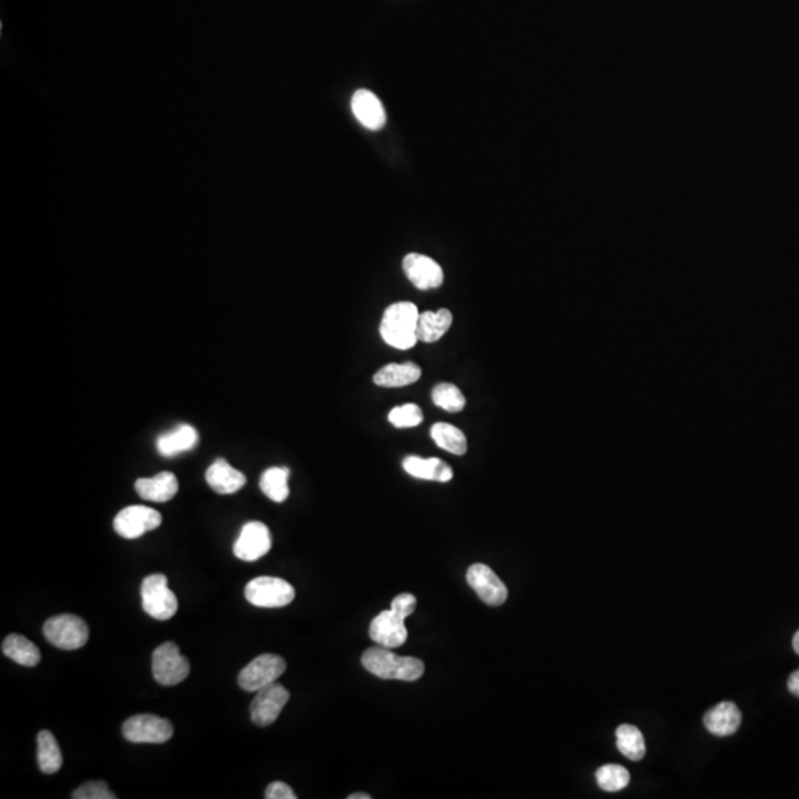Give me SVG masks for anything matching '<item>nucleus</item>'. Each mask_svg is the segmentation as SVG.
<instances>
[{"mask_svg":"<svg viewBox=\"0 0 799 799\" xmlns=\"http://www.w3.org/2000/svg\"><path fill=\"white\" fill-rule=\"evenodd\" d=\"M416 597L412 594H400L395 597L390 610L379 613L372 620L369 634L374 643L385 648L402 647L409 636L405 620L416 610Z\"/></svg>","mask_w":799,"mask_h":799,"instance_id":"nucleus-1","label":"nucleus"},{"mask_svg":"<svg viewBox=\"0 0 799 799\" xmlns=\"http://www.w3.org/2000/svg\"><path fill=\"white\" fill-rule=\"evenodd\" d=\"M363 667L374 677L383 679H400L416 681L426 672V665L416 657H403L395 655L391 648H367L362 656Z\"/></svg>","mask_w":799,"mask_h":799,"instance_id":"nucleus-2","label":"nucleus"},{"mask_svg":"<svg viewBox=\"0 0 799 799\" xmlns=\"http://www.w3.org/2000/svg\"><path fill=\"white\" fill-rule=\"evenodd\" d=\"M417 307L412 302H395L384 312L379 331L388 345L397 350H409L417 341Z\"/></svg>","mask_w":799,"mask_h":799,"instance_id":"nucleus-3","label":"nucleus"},{"mask_svg":"<svg viewBox=\"0 0 799 799\" xmlns=\"http://www.w3.org/2000/svg\"><path fill=\"white\" fill-rule=\"evenodd\" d=\"M43 636L61 650H78L89 639V628L82 617L58 615L43 625Z\"/></svg>","mask_w":799,"mask_h":799,"instance_id":"nucleus-4","label":"nucleus"},{"mask_svg":"<svg viewBox=\"0 0 799 799\" xmlns=\"http://www.w3.org/2000/svg\"><path fill=\"white\" fill-rule=\"evenodd\" d=\"M142 608L152 619L169 620L175 616L178 600L168 586V577L164 574L147 576L141 586Z\"/></svg>","mask_w":799,"mask_h":799,"instance_id":"nucleus-5","label":"nucleus"},{"mask_svg":"<svg viewBox=\"0 0 799 799\" xmlns=\"http://www.w3.org/2000/svg\"><path fill=\"white\" fill-rule=\"evenodd\" d=\"M245 595L257 607H285L295 600V588L280 577L262 576L246 585Z\"/></svg>","mask_w":799,"mask_h":799,"instance_id":"nucleus-6","label":"nucleus"},{"mask_svg":"<svg viewBox=\"0 0 799 799\" xmlns=\"http://www.w3.org/2000/svg\"><path fill=\"white\" fill-rule=\"evenodd\" d=\"M152 675L160 686H176L190 674V663L175 643L162 644L152 653Z\"/></svg>","mask_w":799,"mask_h":799,"instance_id":"nucleus-7","label":"nucleus"},{"mask_svg":"<svg viewBox=\"0 0 799 799\" xmlns=\"http://www.w3.org/2000/svg\"><path fill=\"white\" fill-rule=\"evenodd\" d=\"M285 671L286 662L280 656L273 653L258 656L257 659L252 660L238 674V686L242 687L243 690L255 693L273 682H278Z\"/></svg>","mask_w":799,"mask_h":799,"instance_id":"nucleus-8","label":"nucleus"},{"mask_svg":"<svg viewBox=\"0 0 799 799\" xmlns=\"http://www.w3.org/2000/svg\"><path fill=\"white\" fill-rule=\"evenodd\" d=\"M121 731L131 743H166L173 736V725L156 715H135L126 720Z\"/></svg>","mask_w":799,"mask_h":799,"instance_id":"nucleus-9","label":"nucleus"},{"mask_svg":"<svg viewBox=\"0 0 799 799\" xmlns=\"http://www.w3.org/2000/svg\"><path fill=\"white\" fill-rule=\"evenodd\" d=\"M162 524V514L152 508L142 505L121 510L114 519V531L121 534V538L137 539L147 531H156Z\"/></svg>","mask_w":799,"mask_h":799,"instance_id":"nucleus-10","label":"nucleus"},{"mask_svg":"<svg viewBox=\"0 0 799 799\" xmlns=\"http://www.w3.org/2000/svg\"><path fill=\"white\" fill-rule=\"evenodd\" d=\"M289 699H290V694L279 682H273L261 690H258L254 702L250 703L252 721L257 725H261V727L273 724L280 717L281 710L289 702Z\"/></svg>","mask_w":799,"mask_h":799,"instance_id":"nucleus-11","label":"nucleus"},{"mask_svg":"<svg viewBox=\"0 0 799 799\" xmlns=\"http://www.w3.org/2000/svg\"><path fill=\"white\" fill-rule=\"evenodd\" d=\"M467 582L488 605H500L508 600L507 585L489 565L472 564L467 572Z\"/></svg>","mask_w":799,"mask_h":799,"instance_id":"nucleus-12","label":"nucleus"},{"mask_svg":"<svg viewBox=\"0 0 799 799\" xmlns=\"http://www.w3.org/2000/svg\"><path fill=\"white\" fill-rule=\"evenodd\" d=\"M271 550V534L264 522L250 521L243 526L236 541L235 555L243 562H257Z\"/></svg>","mask_w":799,"mask_h":799,"instance_id":"nucleus-13","label":"nucleus"},{"mask_svg":"<svg viewBox=\"0 0 799 799\" xmlns=\"http://www.w3.org/2000/svg\"><path fill=\"white\" fill-rule=\"evenodd\" d=\"M403 269L407 279L412 281V285L419 290L440 288L445 280V274L438 262L426 255H405Z\"/></svg>","mask_w":799,"mask_h":799,"instance_id":"nucleus-14","label":"nucleus"},{"mask_svg":"<svg viewBox=\"0 0 799 799\" xmlns=\"http://www.w3.org/2000/svg\"><path fill=\"white\" fill-rule=\"evenodd\" d=\"M352 113L364 128L371 131L383 129L386 121L385 109L379 98L367 89L355 92L352 101Z\"/></svg>","mask_w":799,"mask_h":799,"instance_id":"nucleus-15","label":"nucleus"},{"mask_svg":"<svg viewBox=\"0 0 799 799\" xmlns=\"http://www.w3.org/2000/svg\"><path fill=\"white\" fill-rule=\"evenodd\" d=\"M703 722L708 731L715 736H731L741 727V712L736 703H718L715 708L706 712Z\"/></svg>","mask_w":799,"mask_h":799,"instance_id":"nucleus-16","label":"nucleus"},{"mask_svg":"<svg viewBox=\"0 0 799 799\" xmlns=\"http://www.w3.org/2000/svg\"><path fill=\"white\" fill-rule=\"evenodd\" d=\"M180 484L175 474L164 471L152 478H140L135 481V490L145 500L152 502H168L178 493Z\"/></svg>","mask_w":799,"mask_h":799,"instance_id":"nucleus-17","label":"nucleus"},{"mask_svg":"<svg viewBox=\"0 0 799 799\" xmlns=\"http://www.w3.org/2000/svg\"><path fill=\"white\" fill-rule=\"evenodd\" d=\"M206 481L212 490L219 495H233L237 493L246 484V477L243 472L233 468L226 460L216 459L207 468Z\"/></svg>","mask_w":799,"mask_h":799,"instance_id":"nucleus-18","label":"nucleus"},{"mask_svg":"<svg viewBox=\"0 0 799 799\" xmlns=\"http://www.w3.org/2000/svg\"><path fill=\"white\" fill-rule=\"evenodd\" d=\"M403 468L415 478L438 481V483H447L453 478L452 467L438 457L424 459L419 457H407L403 460Z\"/></svg>","mask_w":799,"mask_h":799,"instance_id":"nucleus-19","label":"nucleus"},{"mask_svg":"<svg viewBox=\"0 0 799 799\" xmlns=\"http://www.w3.org/2000/svg\"><path fill=\"white\" fill-rule=\"evenodd\" d=\"M421 374V367L415 363H390L373 374V383L383 388H402L419 381Z\"/></svg>","mask_w":799,"mask_h":799,"instance_id":"nucleus-20","label":"nucleus"},{"mask_svg":"<svg viewBox=\"0 0 799 799\" xmlns=\"http://www.w3.org/2000/svg\"><path fill=\"white\" fill-rule=\"evenodd\" d=\"M199 443V434L192 426H176L171 433L157 438V452L164 457H178L180 453L190 452Z\"/></svg>","mask_w":799,"mask_h":799,"instance_id":"nucleus-21","label":"nucleus"},{"mask_svg":"<svg viewBox=\"0 0 799 799\" xmlns=\"http://www.w3.org/2000/svg\"><path fill=\"white\" fill-rule=\"evenodd\" d=\"M452 321V312L446 309L422 312L417 321V340L426 343L437 342L447 333Z\"/></svg>","mask_w":799,"mask_h":799,"instance_id":"nucleus-22","label":"nucleus"},{"mask_svg":"<svg viewBox=\"0 0 799 799\" xmlns=\"http://www.w3.org/2000/svg\"><path fill=\"white\" fill-rule=\"evenodd\" d=\"M2 651L6 657L18 665H23V667H36L42 659L37 646L33 644L30 639L18 636V634H12L5 638Z\"/></svg>","mask_w":799,"mask_h":799,"instance_id":"nucleus-23","label":"nucleus"},{"mask_svg":"<svg viewBox=\"0 0 799 799\" xmlns=\"http://www.w3.org/2000/svg\"><path fill=\"white\" fill-rule=\"evenodd\" d=\"M37 762L40 770L47 774L58 773L63 767V753L58 741L47 730H42L37 734Z\"/></svg>","mask_w":799,"mask_h":799,"instance_id":"nucleus-24","label":"nucleus"},{"mask_svg":"<svg viewBox=\"0 0 799 799\" xmlns=\"http://www.w3.org/2000/svg\"><path fill=\"white\" fill-rule=\"evenodd\" d=\"M431 438L438 447L452 453V455H457V457H462L468 450V443H467L465 434L457 426L446 424V422L434 424L433 428H431Z\"/></svg>","mask_w":799,"mask_h":799,"instance_id":"nucleus-25","label":"nucleus"},{"mask_svg":"<svg viewBox=\"0 0 799 799\" xmlns=\"http://www.w3.org/2000/svg\"><path fill=\"white\" fill-rule=\"evenodd\" d=\"M289 476H290V471L288 468L273 467V468L267 469L259 481L262 493L273 502H285L289 498Z\"/></svg>","mask_w":799,"mask_h":799,"instance_id":"nucleus-26","label":"nucleus"},{"mask_svg":"<svg viewBox=\"0 0 799 799\" xmlns=\"http://www.w3.org/2000/svg\"><path fill=\"white\" fill-rule=\"evenodd\" d=\"M617 749L632 761L643 760L646 755L644 736L636 725L624 724L616 730Z\"/></svg>","mask_w":799,"mask_h":799,"instance_id":"nucleus-27","label":"nucleus"},{"mask_svg":"<svg viewBox=\"0 0 799 799\" xmlns=\"http://www.w3.org/2000/svg\"><path fill=\"white\" fill-rule=\"evenodd\" d=\"M431 397H433L434 405L446 412H450V414H457V412L464 410L465 405H467L462 391L453 384L443 383L434 386Z\"/></svg>","mask_w":799,"mask_h":799,"instance_id":"nucleus-28","label":"nucleus"},{"mask_svg":"<svg viewBox=\"0 0 799 799\" xmlns=\"http://www.w3.org/2000/svg\"><path fill=\"white\" fill-rule=\"evenodd\" d=\"M597 782L603 791L619 792L629 784L628 770L617 764L603 765L597 770Z\"/></svg>","mask_w":799,"mask_h":799,"instance_id":"nucleus-29","label":"nucleus"},{"mask_svg":"<svg viewBox=\"0 0 799 799\" xmlns=\"http://www.w3.org/2000/svg\"><path fill=\"white\" fill-rule=\"evenodd\" d=\"M388 421L395 426V428H414L419 426L424 421V414L422 409L414 403L409 405H397L391 410L388 415Z\"/></svg>","mask_w":799,"mask_h":799,"instance_id":"nucleus-30","label":"nucleus"},{"mask_svg":"<svg viewBox=\"0 0 799 799\" xmlns=\"http://www.w3.org/2000/svg\"><path fill=\"white\" fill-rule=\"evenodd\" d=\"M71 798L75 799H116L113 792L110 791L104 782H86L80 788L73 792Z\"/></svg>","mask_w":799,"mask_h":799,"instance_id":"nucleus-31","label":"nucleus"},{"mask_svg":"<svg viewBox=\"0 0 799 799\" xmlns=\"http://www.w3.org/2000/svg\"><path fill=\"white\" fill-rule=\"evenodd\" d=\"M267 799H297L292 788L283 782H273L266 789Z\"/></svg>","mask_w":799,"mask_h":799,"instance_id":"nucleus-32","label":"nucleus"},{"mask_svg":"<svg viewBox=\"0 0 799 799\" xmlns=\"http://www.w3.org/2000/svg\"><path fill=\"white\" fill-rule=\"evenodd\" d=\"M788 689L794 696L799 698V669L789 675Z\"/></svg>","mask_w":799,"mask_h":799,"instance_id":"nucleus-33","label":"nucleus"},{"mask_svg":"<svg viewBox=\"0 0 799 799\" xmlns=\"http://www.w3.org/2000/svg\"><path fill=\"white\" fill-rule=\"evenodd\" d=\"M792 646H794V650L796 651V655L799 656V631L796 632L795 636H794V641H792Z\"/></svg>","mask_w":799,"mask_h":799,"instance_id":"nucleus-34","label":"nucleus"},{"mask_svg":"<svg viewBox=\"0 0 799 799\" xmlns=\"http://www.w3.org/2000/svg\"><path fill=\"white\" fill-rule=\"evenodd\" d=\"M371 795H366V794H352V795L348 796V799H371Z\"/></svg>","mask_w":799,"mask_h":799,"instance_id":"nucleus-35","label":"nucleus"}]
</instances>
